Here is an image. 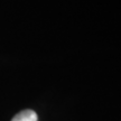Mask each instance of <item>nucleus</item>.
Returning a JSON list of instances; mask_svg holds the SVG:
<instances>
[{
    "mask_svg": "<svg viewBox=\"0 0 121 121\" xmlns=\"http://www.w3.org/2000/svg\"><path fill=\"white\" fill-rule=\"evenodd\" d=\"M38 117L33 110H24L13 118L11 121H37Z\"/></svg>",
    "mask_w": 121,
    "mask_h": 121,
    "instance_id": "nucleus-1",
    "label": "nucleus"
}]
</instances>
